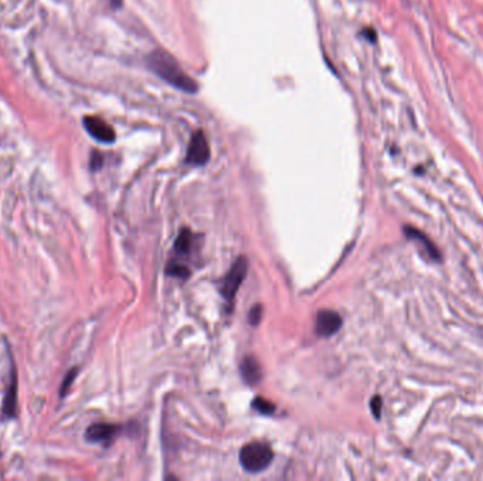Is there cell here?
I'll return each instance as SVG.
<instances>
[{"label": "cell", "instance_id": "16", "mask_svg": "<svg viewBox=\"0 0 483 481\" xmlns=\"http://www.w3.org/2000/svg\"><path fill=\"white\" fill-rule=\"evenodd\" d=\"M261 318H262V307L258 305V307H255V308L251 311L249 321H251L252 325H258L259 321H261Z\"/></svg>", "mask_w": 483, "mask_h": 481}, {"label": "cell", "instance_id": "9", "mask_svg": "<svg viewBox=\"0 0 483 481\" xmlns=\"http://www.w3.org/2000/svg\"><path fill=\"white\" fill-rule=\"evenodd\" d=\"M242 376H244L245 381L251 385L261 383L263 377V371L259 361L253 356H248L244 360V363H242Z\"/></svg>", "mask_w": 483, "mask_h": 481}, {"label": "cell", "instance_id": "10", "mask_svg": "<svg viewBox=\"0 0 483 481\" xmlns=\"http://www.w3.org/2000/svg\"><path fill=\"white\" fill-rule=\"evenodd\" d=\"M16 411H18V378H16V373L13 371L12 381L6 390V397L4 402V413L8 418H15Z\"/></svg>", "mask_w": 483, "mask_h": 481}, {"label": "cell", "instance_id": "8", "mask_svg": "<svg viewBox=\"0 0 483 481\" xmlns=\"http://www.w3.org/2000/svg\"><path fill=\"white\" fill-rule=\"evenodd\" d=\"M119 433V426L112 423H94L91 425L87 432L85 437L88 442L92 443H105L112 440Z\"/></svg>", "mask_w": 483, "mask_h": 481}, {"label": "cell", "instance_id": "14", "mask_svg": "<svg viewBox=\"0 0 483 481\" xmlns=\"http://www.w3.org/2000/svg\"><path fill=\"white\" fill-rule=\"evenodd\" d=\"M77 374H78V370L74 368V370H71V371L68 373V376L64 378V383H63V385H61V395H65V392L70 390V387H71V384L74 383V378L77 377Z\"/></svg>", "mask_w": 483, "mask_h": 481}, {"label": "cell", "instance_id": "2", "mask_svg": "<svg viewBox=\"0 0 483 481\" xmlns=\"http://www.w3.org/2000/svg\"><path fill=\"white\" fill-rule=\"evenodd\" d=\"M240 464L249 473H261L273 461V450L268 443L253 442L240 450Z\"/></svg>", "mask_w": 483, "mask_h": 481}, {"label": "cell", "instance_id": "6", "mask_svg": "<svg viewBox=\"0 0 483 481\" xmlns=\"http://www.w3.org/2000/svg\"><path fill=\"white\" fill-rule=\"evenodd\" d=\"M342 326V318L335 311H320L315 321V332L321 338H330L337 333Z\"/></svg>", "mask_w": 483, "mask_h": 481}, {"label": "cell", "instance_id": "11", "mask_svg": "<svg viewBox=\"0 0 483 481\" xmlns=\"http://www.w3.org/2000/svg\"><path fill=\"white\" fill-rule=\"evenodd\" d=\"M191 245H192V234L188 229H184L180 233L177 242H175V252L180 255H185L189 252Z\"/></svg>", "mask_w": 483, "mask_h": 481}, {"label": "cell", "instance_id": "5", "mask_svg": "<svg viewBox=\"0 0 483 481\" xmlns=\"http://www.w3.org/2000/svg\"><path fill=\"white\" fill-rule=\"evenodd\" d=\"M84 126L87 132L98 141L101 143H113L116 139L115 130L101 117L98 116H87L84 119Z\"/></svg>", "mask_w": 483, "mask_h": 481}, {"label": "cell", "instance_id": "7", "mask_svg": "<svg viewBox=\"0 0 483 481\" xmlns=\"http://www.w3.org/2000/svg\"><path fill=\"white\" fill-rule=\"evenodd\" d=\"M404 233L408 238L414 240V242L420 246L421 249V253L431 262H439L441 260V255H439V250L434 246V243L431 242V240L422 234L420 230L414 229V227H404Z\"/></svg>", "mask_w": 483, "mask_h": 481}, {"label": "cell", "instance_id": "13", "mask_svg": "<svg viewBox=\"0 0 483 481\" xmlns=\"http://www.w3.org/2000/svg\"><path fill=\"white\" fill-rule=\"evenodd\" d=\"M167 273L172 274L175 277H180V278H187L189 276L187 266H184L181 263H170L167 267Z\"/></svg>", "mask_w": 483, "mask_h": 481}, {"label": "cell", "instance_id": "12", "mask_svg": "<svg viewBox=\"0 0 483 481\" xmlns=\"http://www.w3.org/2000/svg\"><path fill=\"white\" fill-rule=\"evenodd\" d=\"M252 405H253L255 409H258L261 413H266V415H270V413L276 409V406H275L270 401H268V399H265V398H262V397L255 398L253 402H252Z\"/></svg>", "mask_w": 483, "mask_h": 481}, {"label": "cell", "instance_id": "15", "mask_svg": "<svg viewBox=\"0 0 483 481\" xmlns=\"http://www.w3.org/2000/svg\"><path fill=\"white\" fill-rule=\"evenodd\" d=\"M382 398L379 397V395H376V397H373V399H372V402H370V408H372V412H373V415L379 419L380 418V413H382Z\"/></svg>", "mask_w": 483, "mask_h": 481}, {"label": "cell", "instance_id": "17", "mask_svg": "<svg viewBox=\"0 0 483 481\" xmlns=\"http://www.w3.org/2000/svg\"><path fill=\"white\" fill-rule=\"evenodd\" d=\"M101 165H102V155L99 154V153H94L92 154V160H91V167H92V169H98V168H101Z\"/></svg>", "mask_w": 483, "mask_h": 481}, {"label": "cell", "instance_id": "4", "mask_svg": "<svg viewBox=\"0 0 483 481\" xmlns=\"http://www.w3.org/2000/svg\"><path fill=\"white\" fill-rule=\"evenodd\" d=\"M209 160V144L202 132L192 134L188 144L187 162L192 165H203Z\"/></svg>", "mask_w": 483, "mask_h": 481}, {"label": "cell", "instance_id": "3", "mask_svg": "<svg viewBox=\"0 0 483 481\" xmlns=\"http://www.w3.org/2000/svg\"><path fill=\"white\" fill-rule=\"evenodd\" d=\"M246 273H248V262L245 257H239L232 266L230 271L223 278L222 286H220V294L226 298L227 302H233L239 291V287L245 281Z\"/></svg>", "mask_w": 483, "mask_h": 481}, {"label": "cell", "instance_id": "1", "mask_svg": "<svg viewBox=\"0 0 483 481\" xmlns=\"http://www.w3.org/2000/svg\"><path fill=\"white\" fill-rule=\"evenodd\" d=\"M149 65L160 78H163L165 82L175 86L177 89L188 94H195L198 91V85L195 84V81L188 77L181 70L178 63L165 51H154L149 57Z\"/></svg>", "mask_w": 483, "mask_h": 481}]
</instances>
